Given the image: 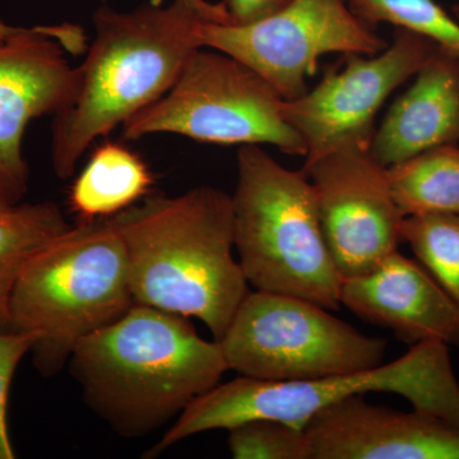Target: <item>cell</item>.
Wrapping results in <instances>:
<instances>
[{
    "instance_id": "6da1fadb",
    "label": "cell",
    "mask_w": 459,
    "mask_h": 459,
    "mask_svg": "<svg viewBox=\"0 0 459 459\" xmlns=\"http://www.w3.org/2000/svg\"><path fill=\"white\" fill-rule=\"evenodd\" d=\"M111 219L126 244L134 303L201 320L221 340L249 294L234 256L231 195L213 186L151 195Z\"/></svg>"
},
{
    "instance_id": "7a4b0ae2",
    "label": "cell",
    "mask_w": 459,
    "mask_h": 459,
    "mask_svg": "<svg viewBox=\"0 0 459 459\" xmlns=\"http://www.w3.org/2000/svg\"><path fill=\"white\" fill-rule=\"evenodd\" d=\"M204 21L210 22L179 0L95 12V39L51 126V164L59 179L74 177L93 142L171 89L190 56L204 48L198 39Z\"/></svg>"
},
{
    "instance_id": "3957f363",
    "label": "cell",
    "mask_w": 459,
    "mask_h": 459,
    "mask_svg": "<svg viewBox=\"0 0 459 459\" xmlns=\"http://www.w3.org/2000/svg\"><path fill=\"white\" fill-rule=\"evenodd\" d=\"M186 319L135 303L75 346L72 376L122 437H142L179 416L229 370L219 341L204 340Z\"/></svg>"
},
{
    "instance_id": "277c9868",
    "label": "cell",
    "mask_w": 459,
    "mask_h": 459,
    "mask_svg": "<svg viewBox=\"0 0 459 459\" xmlns=\"http://www.w3.org/2000/svg\"><path fill=\"white\" fill-rule=\"evenodd\" d=\"M126 244L111 219L78 221L39 249L11 299L12 331L31 334L32 361L53 377L84 337L134 305Z\"/></svg>"
},
{
    "instance_id": "5b68a950",
    "label": "cell",
    "mask_w": 459,
    "mask_h": 459,
    "mask_svg": "<svg viewBox=\"0 0 459 459\" xmlns=\"http://www.w3.org/2000/svg\"><path fill=\"white\" fill-rule=\"evenodd\" d=\"M394 394L413 409L459 428V383L449 344L425 341L401 358L370 369L320 379L267 382L238 377L199 395L146 453L147 458L205 431L228 429L253 419H276L305 428L325 407L352 395Z\"/></svg>"
},
{
    "instance_id": "8992f818",
    "label": "cell",
    "mask_w": 459,
    "mask_h": 459,
    "mask_svg": "<svg viewBox=\"0 0 459 459\" xmlns=\"http://www.w3.org/2000/svg\"><path fill=\"white\" fill-rule=\"evenodd\" d=\"M231 201L235 250L249 286L337 310L343 279L307 172L286 169L259 144H244Z\"/></svg>"
},
{
    "instance_id": "52a82bcc",
    "label": "cell",
    "mask_w": 459,
    "mask_h": 459,
    "mask_svg": "<svg viewBox=\"0 0 459 459\" xmlns=\"http://www.w3.org/2000/svg\"><path fill=\"white\" fill-rule=\"evenodd\" d=\"M283 101L250 66L222 51L199 48L171 89L123 124V138L170 133L226 146L272 144L287 155L305 157L307 146L283 117Z\"/></svg>"
},
{
    "instance_id": "ba28073f",
    "label": "cell",
    "mask_w": 459,
    "mask_h": 459,
    "mask_svg": "<svg viewBox=\"0 0 459 459\" xmlns=\"http://www.w3.org/2000/svg\"><path fill=\"white\" fill-rule=\"evenodd\" d=\"M329 312L298 296L249 291L219 341L229 370L291 382L383 364L385 338L367 336Z\"/></svg>"
},
{
    "instance_id": "9c48e42d",
    "label": "cell",
    "mask_w": 459,
    "mask_h": 459,
    "mask_svg": "<svg viewBox=\"0 0 459 459\" xmlns=\"http://www.w3.org/2000/svg\"><path fill=\"white\" fill-rule=\"evenodd\" d=\"M198 39L202 47L250 66L286 101L307 92L320 57L334 53L370 56L388 47L353 13L350 0H291L247 25L204 21Z\"/></svg>"
},
{
    "instance_id": "30bf717a",
    "label": "cell",
    "mask_w": 459,
    "mask_h": 459,
    "mask_svg": "<svg viewBox=\"0 0 459 459\" xmlns=\"http://www.w3.org/2000/svg\"><path fill=\"white\" fill-rule=\"evenodd\" d=\"M428 39L398 29L394 42L370 56H349L313 90L283 101V117L307 146L305 165L340 150L369 151L374 120L386 99L415 77L435 50Z\"/></svg>"
},
{
    "instance_id": "8fae6325",
    "label": "cell",
    "mask_w": 459,
    "mask_h": 459,
    "mask_svg": "<svg viewBox=\"0 0 459 459\" xmlns=\"http://www.w3.org/2000/svg\"><path fill=\"white\" fill-rule=\"evenodd\" d=\"M320 221L342 279L367 273L402 243L386 168L369 151L340 150L305 165Z\"/></svg>"
},
{
    "instance_id": "7c38bea8",
    "label": "cell",
    "mask_w": 459,
    "mask_h": 459,
    "mask_svg": "<svg viewBox=\"0 0 459 459\" xmlns=\"http://www.w3.org/2000/svg\"><path fill=\"white\" fill-rule=\"evenodd\" d=\"M81 27L22 29L0 45V195L18 204L29 189L22 140L29 123L60 110L75 82L65 50L82 44Z\"/></svg>"
},
{
    "instance_id": "4fadbf2b",
    "label": "cell",
    "mask_w": 459,
    "mask_h": 459,
    "mask_svg": "<svg viewBox=\"0 0 459 459\" xmlns=\"http://www.w3.org/2000/svg\"><path fill=\"white\" fill-rule=\"evenodd\" d=\"M310 459H459V428L413 409L403 412L352 395L305 425Z\"/></svg>"
},
{
    "instance_id": "5bb4252c",
    "label": "cell",
    "mask_w": 459,
    "mask_h": 459,
    "mask_svg": "<svg viewBox=\"0 0 459 459\" xmlns=\"http://www.w3.org/2000/svg\"><path fill=\"white\" fill-rule=\"evenodd\" d=\"M341 305L402 342L459 344V310L418 261L394 250L367 273L342 281Z\"/></svg>"
},
{
    "instance_id": "9a60e30c",
    "label": "cell",
    "mask_w": 459,
    "mask_h": 459,
    "mask_svg": "<svg viewBox=\"0 0 459 459\" xmlns=\"http://www.w3.org/2000/svg\"><path fill=\"white\" fill-rule=\"evenodd\" d=\"M459 141V59L435 48L376 131L370 156L385 168Z\"/></svg>"
},
{
    "instance_id": "2e32d148",
    "label": "cell",
    "mask_w": 459,
    "mask_h": 459,
    "mask_svg": "<svg viewBox=\"0 0 459 459\" xmlns=\"http://www.w3.org/2000/svg\"><path fill=\"white\" fill-rule=\"evenodd\" d=\"M155 179L140 155L108 142L96 148L69 190L78 221L110 219L150 195Z\"/></svg>"
},
{
    "instance_id": "e0dca14e",
    "label": "cell",
    "mask_w": 459,
    "mask_h": 459,
    "mask_svg": "<svg viewBox=\"0 0 459 459\" xmlns=\"http://www.w3.org/2000/svg\"><path fill=\"white\" fill-rule=\"evenodd\" d=\"M389 188L404 217L459 213V147L430 148L386 168Z\"/></svg>"
},
{
    "instance_id": "ac0fdd59",
    "label": "cell",
    "mask_w": 459,
    "mask_h": 459,
    "mask_svg": "<svg viewBox=\"0 0 459 459\" xmlns=\"http://www.w3.org/2000/svg\"><path fill=\"white\" fill-rule=\"evenodd\" d=\"M69 226L53 202L0 210V332H12V294L27 262Z\"/></svg>"
},
{
    "instance_id": "d6986e66",
    "label": "cell",
    "mask_w": 459,
    "mask_h": 459,
    "mask_svg": "<svg viewBox=\"0 0 459 459\" xmlns=\"http://www.w3.org/2000/svg\"><path fill=\"white\" fill-rule=\"evenodd\" d=\"M401 238L459 310V213L403 217Z\"/></svg>"
},
{
    "instance_id": "ffe728a7",
    "label": "cell",
    "mask_w": 459,
    "mask_h": 459,
    "mask_svg": "<svg viewBox=\"0 0 459 459\" xmlns=\"http://www.w3.org/2000/svg\"><path fill=\"white\" fill-rule=\"evenodd\" d=\"M350 5L371 27L385 22L409 30L459 59V20L437 0H350Z\"/></svg>"
},
{
    "instance_id": "44dd1931",
    "label": "cell",
    "mask_w": 459,
    "mask_h": 459,
    "mask_svg": "<svg viewBox=\"0 0 459 459\" xmlns=\"http://www.w3.org/2000/svg\"><path fill=\"white\" fill-rule=\"evenodd\" d=\"M228 431L235 459H310L305 428L276 419H253Z\"/></svg>"
},
{
    "instance_id": "7402d4cb",
    "label": "cell",
    "mask_w": 459,
    "mask_h": 459,
    "mask_svg": "<svg viewBox=\"0 0 459 459\" xmlns=\"http://www.w3.org/2000/svg\"><path fill=\"white\" fill-rule=\"evenodd\" d=\"M33 341L31 334L0 332V459L16 457L8 429L9 389L18 365L31 351Z\"/></svg>"
},
{
    "instance_id": "603a6c76",
    "label": "cell",
    "mask_w": 459,
    "mask_h": 459,
    "mask_svg": "<svg viewBox=\"0 0 459 459\" xmlns=\"http://www.w3.org/2000/svg\"><path fill=\"white\" fill-rule=\"evenodd\" d=\"M291 0H222L232 25H247L276 13Z\"/></svg>"
},
{
    "instance_id": "cb8c5ba5",
    "label": "cell",
    "mask_w": 459,
    "mask_h": 459,
    "mask_svg": "<svg viewBox=\"0 0 459 459\" xmlns=\"http://www.w3.org/2000/svg\"><path fill=\"white\" fill-rule=\"evenodd\" d=\"M179 2L184 3V4L188 5L190 8L195 9L211 22H231L228 9H226L222 2L214 3V4L213 3L207 2V0H179Z\"/></svg>"
},
{
    "instance_id": "d4e9b609",
    "label": "cell",
    "mask_w": 459,
    "mask_h": 459,
    "mask_svg": "<svg viewBox=\"0 0 459 459\" xmlns=\"http://www.w3.org/2000/svg\"><path fill=\"white\" fill-rule=\"evenodd\" d=\"M21 27L9 26L7 23L2 22L0 21V45L4 44L5 41H8L12 36L16 35L18 31H20Z\"/></svg>"
},
{
    "instance_id": "484cf974",
    "label": "cell",
    "mask_w": 459,
    "mask_h": 459,
    "mask_svg": "<svg viewBox=\"0 0 459 459\" xmlns=\"http://www.w3.org/2000/svg\"><path fill=\"white\" fill-rule=\"evenodd\" d=\"M8 205L12 204H7V202H5L4 199H3L2 195H0V210H2V208L8 207Z\"/></svg>"
},
{
    "instance_id": "4316f807",
    "label": "cell",
    "mask_w": 459,
    "mask_h": 459,
    "mask_svg": "<svg viewBox=\"0 0 459 459\" xmlns=\"http://www.w3.org/2000/svg\"><path fill=\"white\" fill-rule=\"evenodd\" d=\"M455 16L459 20V5H455Z\"/></svg>"
}]
</instances>
